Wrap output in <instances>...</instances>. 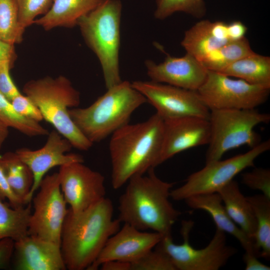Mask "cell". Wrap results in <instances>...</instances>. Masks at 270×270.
<instances>
[{"label": "cell", "mask_w": 270, "mask_h": 270, "mask_svg": "<svg viewBox=\"0 0 270 270\" xmlns=\"http://www.w3.org/2000/svg\"><path fill=\"white\" fill-rule=\"evenodd\" d=\"M48 136L44 145L38 150L24 148L15 152L28 166L33 174L34 182L28 195V202H31L41 181L50 169L56 166L84 161L81 154L67 153L73 146L68 140L56 130L51 131Z\"/></svg>", "instance_id": "cell-14"}, {"label": "cell", "mask_w": 270, "mask_h": 270, "mask_svg": "<svg viewBox=\"0 0 270 270\" xmlns=\"http://www.w3.org/2000/svg\"><path fill=\"white\" fill-rule=\"evenodd\" d=\"M258 257L252 254L245 252L243 260L246 270H270V267L264 264L258 259Z\"/></svg>", "instance_id": "cell-40"}, {"label": "cell", "mask_w": 270, "mask_h": 270, "mask_svg": "<svg viewBox=\"0 0 270 270\" xmlns=\"http://www.w3.org/2000/svg\"><path fill=\"white\" fill-rule=\"evenodd\" d=\"M197 92L210 110H246L254 109L264 104L268 98L270 89L208 70L205 82Z\"/></svg>", "instance_id": "cell-10"}, {"label": "cell", "mask_w": 270, "mask_h": 270, "mask_svg": "<svg viewBox=\"0 0 270 270\" xmlns=\"http://www.w3.org/2000/svg\"><path fill=\"white\" fill-rule=\"evenodd\" d=\"M219 72L270 89V58L268 56L254 52L234 62Z\"/></svg>", "instance_id": "cell-23"}, {"label": "cell", "mask_w": 270, "mask_h": 270, "mask_svg": "<svg viewBox=\"0 0 270 270\" xmlns=\"http://www.w3.org/2000/svg\"><path fill=\"white\" fill-rule=\"evenodd\" d=\"M164 124V120L156 113L144 122L128 123L111 135L109 152L114 189L159 165Z\"/></svg>", "instance_id": "cell-3"}, {"label": "cell", "mask_w": 270, "mask_h": 270, "mask_svg": "<svg viewBox=\"0 0 270 270\" xmlns=\"http://www.w3.org/2000/svg\"><path fill=\"white\" fill-rule=\"evenodd\" d=\"M177 12L201 18L204 16L206 8L203 0H156V18L164 20Z\"/></svg>", "instance_id": "cell-30"}, {"label": "cell", "mask_w": 270, "mask_h": 270, "mask_svg": "<svg viewBox=\"0 0 270 270\" xmlns=\"http://www.w3.org/2000/svg\"><path fill=\"white\" fill-rule=\"evenodd\" d=\"M190 208L207 212L214 221L216 228L234 237L240 242L245 252L252 254L259 258L254 242L232 220L218 192L192 196L184 200Z\"/></svg>", "instance_id": "cell-20"}, {"label": "cell", "mask_w": 270, "mask_h": 270, "mask_svg": "<svg viewBox=\"0 0 270 270\" xmlns=\"http://www.w3.org/2000/svg\"><path fill=\"white\" fill-rule=\"evenodd\" d=\"M53 0H16L19 21L24 30L34 24L36 18L44 14Z\"/></svg>", "instance_id": "cell-32"}, {"label": "cell", "mask_w": 270, "mask_h": 270, "mask_svg": "<svg viewBox=\"0 0 270 270\" xmlns=\"http://www.w3.org/2000/svg\"><path fill=\"white\" fill-rule=\"evenodd\" d=\"M147 102L128 81L107 89L90 106L69 110L70 116L82 134L92 144L112 135L129 122L132 114Z\"/></svg>", "instance_id": "cell-4"}, {"label": "cell", "mask_w": 270, "mask_h": 270, "mask_svg": "<svg viewBox=\"0 0 270 270\" xmlns=\"http://www.w3.org/2000/svg\"><path fill=\"white\" fill-rule=\"evenodd\" d=\"M270 120V114L256 108L210 110V136L206 163L220 160L226 152L244 145L254 147L260 139L254 128Z\"/></svg>", "instance_id": "cell-7"}, {"label": "cell", "mask_w": 270, "mask_h": 270, "mask_svg": "<svg viewBox=\"0 0 270 270\" xmlns=\"http://www.w3.org/2000/svg\"><path fill=\"white\" fill-rule=\"evenodd\" d=\"M132 84L164 120L185 116L209 118L210 110L196 90L152 80L134 81Z\"/></svg>", "instance_id": "cell-12"}, {"label": "cell", "mask_w": 270, "mask_h": 270, "mask_svg": "<svg viewBox=\"0 0 270 270\" xmlns=\"http://www.w3.org/2000/svg\"><path fill=\"white\" fill-rule=\"evenodd\" d=\"M270 149L268 140L245 153L206 163L202 168L190 175L183 185L171 190L170 197L181 201L194 195L218 192L240 172L254 166L256 159Z\"/></svg>", "instance_id": "cell-9"}, {"label": "cell", "mask_w": 270, "mask_h": 270, "mask_svg": "<svg viewBox=\"0 0 270 270\" xmlns=\"http://www.w3.org/2000/svg\"><path fill=\"white\" fill-rule=\"evenodd\" d=\"M154 248L130 262V270H176L170 256L161 249Z\"/></svg>", "instance_id": "cell-31"}, {"label": "cell", "mask_w": 270, "mask_h": 270, "mask_svg": "<svg viewBox=\"0 0 270 270\" xmlns=\"http://www.w3.org/2000/svg\"><path fill=\"white\" fill-rule=\"evenodd\" d=\"M253 52L248 40L244 37L230 41L212 51L201 62L208 70L220 72L234 62Z\"/></svg>", "instance_id": "cell-27"}, {"label": "cell", "mask_w": 270, "mask_h": 270, "mask_svg": "<svg viewBox=\"0 0 270 270\" xmlns=\"http://www.w3.org/2000/svg\"><path fill=\"white\" fill-rule=\"evenodd\" d=\"M26 206L14 208L0 199V240L10 238L16 242L28 236L32 206L30 202Z\"/></svg>", "instance_id": "cell-26"}, {"label": "cell", "mask_w": 270, "mask_h": 270, "mask_svg": "<svg viewBox=\"0 0 270 270\" xmlns=\"http://www.w3.org/2000/svg\"><path fill=\"white\" fill-rule=\"evenodd\" d=\"M145 64L151 80L192 90L197 91L208 75L202 62L188 53L178 58L168 55L158 64L151 60Z\"/></svg>", "instance_id": "cell-17"}, {"label": "cell", "mask_w": 270, "mask_h": 270, "mask_svg": "<svg viewBox=\"0 0 270 270\" xmlns=\"http://www.w3.org/2000/svg\"><path fill=\"white\" fill-rule=\"evenodd\" d=\"M162 236L160 233L146 232L124 224L122 227L108 238L88 270H98L102 263L110 260L130 263L154 248Z\"/></svg>", "instance_id": "cell-15"}, {"label": "cell", "mask_w": 270, "mask_h": 270, "mask_svg": "<svg viewBox=\"0 0 270 270\" xmlns=\"http://www.w3.org/2000/svg\"><path fill=\"white\" fill-rule=\"evenodd\" d=\"M23 92L40 110L44 120L68 140L73 148L86 151L93 144L80 131L68 110L80 104V94L66 77L46 76L27 82Z\"/></svg>", "instance_id": "cell-5"}, {"label": "cell", "mask_w": 270, "mask_h": 270, "mask_svg": "<svg viewBox=\"0 0 270 270\" xmlns=\"http://www.w3.org/2000/svg\"><path fill=\"white\" fill-rule=\"evenodd\" d=\"M242 182L252 190H259L270 198V170L256 168L242 174Z\"/></svg>", "instance_id": "cell-33"}, {"label": "cell", "mask_w": 270, "mask_h": 270, "mask_svg": "<svg viewBox=\"0 0 270 270\" xmlns=\"http://www.w3.org/2000/svg\"><path fill=\"white\" fill-rule=\"evenodd\" d=\"M122 8L120 0H105L77 24L100 63L107 89L122 81L119 66Z\"/></svg>", "instance_id": "cell-6"}, {"label": "cell", "mask_w": 270, "mask_h": 270, "mask_svg": "<svg viewBox=\"0 0 270 270\" xmlns=\"http://www.w3.org/2000/svg\"><path fill=\"white\" fill-rule=\"evenodd\" d=\"M83 162L62 166L58 172L62 192L73 212L86 210L104 198L106 194L104 176Z\"/></svg>", "instance_id": "cell-13"}, {"label": "cell", "mask_w": 270, "mask_h": 270, "mask_svg": "<svg viewBox=\"0 0 270 270\" xmlns=\"http://www.w3.org/2000/svg\"><path fill=\"white\" fill-rule=\"evenodd\" d=\"M256 220L254 238L255 248L259 257L270 258V198L262 194L246 196Z\"/></svg>", "instance_id": "cell-25"}, {"label": "cell", "mask_w": 270, "mask_h": 270, "mask_svg": "<svg viewBox=\"0 0 270 270\" xmlns=\"http://www.w3.org/2000/svg\"><path fill=\"white\" fill-rule=\"evenodd\" d=\"M14 240L5 238L0 240V269L6 268L10 264L14 251Z\"/></svg>", "instance_id": "cell-37"}, {"label": "cell", "mask_w": 270, "mask_h": 270, "mask_svg": "<svg viewBox=\"0 0 270 270\" xmlns=\"http://www.w3.org/2000/svg\"><path fill=\"white\" fill-rule=\"evenodd\" d=\"M148 172L128 180L118 200V219L140 230L172 235V226L181 214L170 200L174 183L160 179L154 168Z\"/></svg>", "instance_id": "cell-2"}, {"label": "cell", "mask_w": 270, "mask_h": 270, "mask_svg": "<svg viewBox=\"0 0 270 270\" xmlns=\"http://www.w3.org/2000/svg\"><path fill=\"white\" fill-rule=\"evenodd\" d=\"M6 198L8 200L9 205L12 208H18L26 206L10 188L3 172L0 156V199L3 200Z\"/></svg>", "instance_id": "cell-36"}, {"label": "cell", "mask_w": 270, "mask_h": 270, "mask_svg": "<svg viewBox=\"0 0 270 270\" xmlns=\"http://www.w3.org/2000/svg\"><path fill=\"white\" fill-rule=\"evenodd\" d=\"M14 267L18 270H66L60 246L27 236L14 242Z\"/></svg>", "instance_id": "cell-18"}, {"label": "cell", "mask_w": 270, "mask_h": 270, "mask_svg": "<svg viewBox=\"0 0 270 270\" xmlns=\"http://www.w3.org/2000/svg\"><path fill=\"white\" fill-rule=\"evenodd\" d=\"M218 193L232 220L254 242L256 226L255 216L246 196L240 192L238 183L232 180Z\"/></svg>", "instance_id": "cell-22"}, {"label": "cell", "mask_w": 270, "mask_h": 270, "mask_svg": "<svg viewBox=\"0 0 270 270\" xmlns=\"http://www.w3.org/2000/svg\"><path fill=\"white\" fill-rule=\"evenodd\" d=\"M38 189L32 200L34 212L29 221L28 235L60 246L62 228L68 208L58 172L45 176Z\"/></svg>", "instance_id": "cell-11"}, {"label": "cell", "mask_w": 270, "mask_h": 270, "mask_svg": "<svg viewBox=\"0 0 270 270\" xmlns=\"http://www.w3.org/2000/svg\"><path fill=\"white\" fill-rule=\"evenodd\" d=\"M0 122L8 128H13L28 136H48V130L39 122L19 114L10 101L0 92Z\"/></svg>", "instance_id": "cell-28"}, {"label": "cell", "mask_w": 270, "mask_h": 270, "mask_svg": "<svg viewBox=\"0 0 270 270\" xmlns=\"http://www.w3.org/2000/svg\"><path fill=\"white\" fill-rule=\"evenodd\" d=\"M10 102L15 110L22 116L39 122L44 120L39 108L26 95L20 93Z\"/></svg>", "instance_id": "cell-34"}, {"label": "cell", "mask_w": 270, "mask_h": 270, "mask_svg": "<svg viewBox=\"0 0 270 270\" xmlns=\"http://www.w3.org/2000/svg\"><path fill=\"white\" fill-rule=\"evenodd\" d=\"M102 270H130V263L119 260H110L100 266Z\"/></svg>", "instance_id": "cell-41"}, {"label": "cell", "mask_w": 270, "mask_h": 270, "mask_svg": "<svg viewBox=\"0 0 270 270\" xmlns=\"http://www.w3.org/2000/svg\"><path fill=\"white\" fill-rule=\"evenodd\" d=\"M227 24L220 21L202 20L185 32L181 45L186 53L202 62L210 52L232 41Z\"/></svg>", "instance_id": "cell-19"}, {"label": "cell", "mask_w": 270, "mask_h": 270, "mask_svg": "<svg viewBox=\"0 0 270 270\" xmlns=\"http://www.w3.org/2000/svg\"><path fill=\"white\" fill-rule=\"evenodd\" d=\"M8 134V128L0 122V148Z\"/></svg>", "instance_id": "cell-42"}, {"label": "cell", "mask_w": 270, "mask_h": 270, "mask_svg": "<svg viewBox=\"0 0 270 270\" xmlns=\"http://www.w3.org/2000/svg\"><path fill=\"white\" fill-rule=\"evenodd\" d=\"M105 0H53L48 10L34 24L46 30L56 27H72Z\"/></svg>", "instance_id": "cell-21"}, {"label": "cell", "mask_w": 270, "mask_h": 270, "mask_svg": "<svg viewBox=\"0 0 270 270\" xmlns=\"http://www.w3.org/2000/svg\"><path fill=\"white\" fill-rule=\"evenodd\" d=\"M16 0H0V38L12 44L22 41Z\"/></svg>", "instance_id": "cell-29"}, {"label": "cell", "mask_w": 270, "mask_h": 270, "mask_svg": "<svg viewBox=\"0 0 270 270\" xmlns=\"http://www.w3.org/2000/svg\"><path fill=\"white\" fill-rule=\"evenodd\" d=\"M164 120L159 165L180 152L210 142V130L208 119L185 116Z\"/></svg>", "instance_id": "cell-16"}, {"label": "cell", "mask_w": 270, "mask_h": 270, "mask_svg": "<svg viewBox=\"0 0 270 270\" xmlns=\"http://www.w3.org/2000/svg\"><path fill=\"white\" fill-rule=\"evenodd\" d=\"M193 225L192 220L182 221V244H174L172 235H168L163 236L155 246L170 256L176 270H218L236 254V248L226 244V233L218 228L205 248L196 249L189 241Z\"/></svg>", "instance_id": "cell-8"}, {"label": "cell", "mask_w": 270, "mask_h": 270, "mask_svg": "<svg viewBox=\"0 0 270 270\" xmlns=\"http://www.w3.org/2000/svg\"><path fill=\"white\" fill-rule=\"evenodd\" d=\"M112 200L104 198L86 210L73 212L68 208L60 236V249L66 269L88 270L108 238L120 228L113 218Z\"/></svg>", "instance_id": "cell-1"}, {"label": "cell", "mask_w": 270, "mask_h": 270, "mask_svg": "<svg viewBox=\"0 0 270 270\" xmlns=\"http://www.w3.org/2000/svg\"><path fill=\"white\" fill-rule=\"evenodd\" d=\"M14 56V44L0 38V67L7 62L12 64Z\"/></svg>", "instance_id": "cell-39"}, {"label": "cell", "mask_w": 270, "mask_h": 270, "mask_svg": "<svg viewBox=\"0 0 270 270\" xmlns=\"http://www.w3.org/2000/svg\"><path fill=\"white\" fill-rule=\"evenodd\" d=\"M227 30L230 40H236L245 37L247 28L241 22L234 21L227 24Z\"/></svg>", "instance_id": "cell-38"}, {"label": "cell", "mask_w": 270, "mask_h": 270, "mask_svg": "<svg viewBox=\"0 0 270 270\" xmlns=\"http://www.w3.org/2000/svg\"><path fill=\"white\" fill-rule=\"evenodd\" d=\"M11 66L7 62L0 67V92L10 101L20 94L10 76Z\"/></svg>", "instance_id": "cell-35"}, {"label": "cell", "mask_w": 270, "mask_h": 270, "mask_svg": "<svg viewBox=\"0 0 270 270\" xmlns=\"http://www.w3.org/2000/svg\"><path fill=\"white\" fill-rule=\"evenodd\" d=\"M1 165L6 180L14 193L26 205L34 182L33 174L16 152H6L0 156Z\"/></svg>", "instance_id": "cell-24"}]
</instances>
